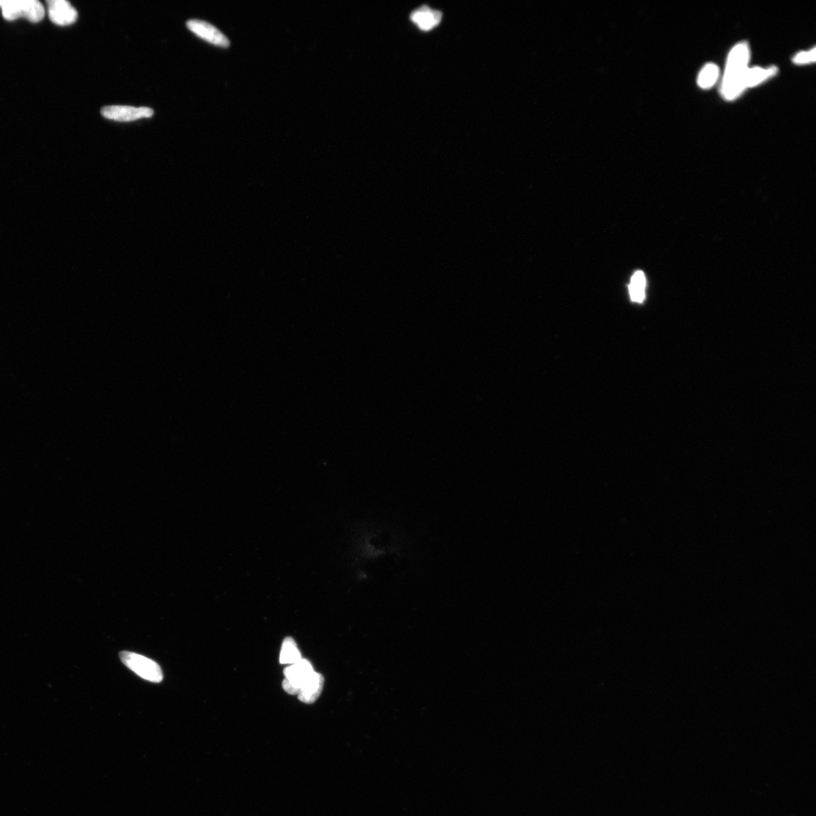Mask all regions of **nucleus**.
<instances>
[{
  "instance_id": "1",
  "label": "nucleus",
  "mask_w": 816,
  "mask_h": 816,
  "mask_svg": "<svg viewBox=\"0 0 816 816\" xmlns=\"http://www.w3.org/2000/svg\"><path fill=\"white\" fill-rule=\"evenodd\" d=\"M751 52L747 42H740L729 52L724 72L721 93L727 101L736 100L747 89L746 76L749 69Z\"/></svg>"
},
{
  "instance_id": "2",
  "label": "nucleus",
  "mask_w": 816,
  "mask_h": 816,
  "mask_svg": "<svg viewBox=\"0 0 816 816\" xmlns=\"http://www.w3.org/2000/svg\"><path fill=\"white\" fill-rule=\"evenodd\" d=\"M3 16L5 20L14 21L21 17L30 22L37 23L45 16V8L37 0H0Z\"/></svg>"
},
{
  "instance_id": "3",
  "label": "nucleus",
  "mask_w": 816,
  "mask_h": 816,
  "mask_svg": "<svg viewBox=\"0 0 816 816\" xmlns=\"http://www.w3.org/2000/svg\"><path fill=\"white\" fill-rule=\"evenodd\" d=\"M120 657L121 661L128 668H130L142 679L153 683L162 681L163 678L162 670L153 660L131 652L120 653Z\"/></svg>"
},
{
  "instance_id": "4",
  "label": "nucleus",
  "mask_w": 816,
  "mask_h": 816,
  "mask_svg": "<svg viewBox=\"0 0 816 816\" xmlns=\"http://www.w3.org/2000/svg\"><path fill=\"white\" fill-rule=\"evenodd\" d=\"M314 672L312 664L306 659H302L290 665L284 670L286 677L282 683L284 690L290 694H298L302 685Z\"/></svg>"
},
{
  "instance_id": "5",
  "label": "nucleus",
  "mask_w": 816,
  "mask_h": 816,
  "mask_svg": "<svg viewBox=\"0 0 816 816\" xmlns=\"http://www.w3.org/2000/svg\"><path fill=\"white\" fill-rule=\"evenodd\" d=\"M102 115L109 120L131 122L141 118H150L154 115V111L150 108H135L131 106H107L101 110Z\"/></svg>"
},
{
  "instance_id": "6",
  "label": "nucleus",
  "mask_w": 816,
  "mask_h": 816,
  "mask_svg": "<svg viewBox=\"0 0 816 816\" xmlns=\"http://www.w3.org/2000/svg\"><path fill=\"white\" fill-rule=\"evenodd\" d=\"M187 27L201 39L221 47H228L230 41L220 30L204 21L192 19L187 21Z\"/></svg>"
},
{
  "instance_id": "7",
  "label": "nucleus",
  "mask_w": 816,
  "mask_h": 816,
  "mask_svg": "<svg viewBox=\"0 0 816 816\" xmlns=\"http://www.w3.org/2000/svg\"><path fill=\"white\" fill-rule=\"evenodd\" d=\"M47 3L49 17L54 24L70 25L78 20V11L66 0H49Z\"/></svg>"
},
{
  "instance_id": "8",
  "label": "nucleus",
  "mask_w": 816,
  "mask_h": 816,
  "mask_svg": "<svg viewBox=\"0 0 816 816\" xmlns=\"http://www.w3.org/2000/svg\"><path fill=\"white\" fill-rule=\"evenodd\" d=\"M440 11L430 9L422 5L411 14V20L422 30H430L435 27L442 21Z\"/></svg>"
},
{
  "instance_id": "9",
  "label": "nucleus",
  "mask_w": 816,
  "mask_h": 816,
  "mask_svg": "<svg viewBox=\"0 0 816 816\" xmlns=\"http://www.w3.org/2000/svg\"><path fill=\"white\" fill-rule=\"evenodd\" d=\"M324 683L323 676L319 672H314L302 685L298 694L299 699L306 704H313L319 698L323 690Z\"/></svg>"
},
{
  "instance_id": "10",
  "label": "nucleus",
  "mask_w": 816,
  "mask_h": 816,
  "mask_svg": "<svg viewBox=\"0 0 816 816\" xmlns=\"http://www.w3.org/2000/svg\"><path fill=\"white\" fill-rule=\"evenodd\" d=\"M778 71V68L775 66L768 68L749 67L746 76V88H752L760 85V83L774 77Z\"/></svg>"
},
{
  "instance_id": "11",
  "label": "nucleus",
  "mask_w": 816,
  "mask_h": 816,
  "mask_svg": "<svg viewBox=\"0 0 816 816\" xmlns=\"http://www.w3.org/2000/svg\"><path fill=\"white\" fill-rule=\"evenodd\" d=\"M302 659L301 653L297 648L296 642L291 637H286L282 646L280 655V663L282 664H293Z\"/></svg>"
},
{
  "instance_id": "12",
  "label": "nucleus",
  "mask_w": 816,
  "mask_h": 816,
  "mask_svg": "<svg viewBox=\"0 0 816 816\" xmlns=\"http://www.w3.org/2000/svg\"><path fill=\"white\" fill-rule=\"evenodd\" d=\"M720 77V69L714 63H708L702 68L698 77V84L703 89L713 87Z\"/></svg>"
},
{
  "instance_id": "13",
  "label": "nucleus",
  "mask_w": 816,
  "mask_h": 816,
  "mask_svg": "<svg viewBox=\"0 0 816 816\" xmlns=\"http://www.w3.org/2000/svg\"><path fill=\"white\" fill-rule=\"evenodd\" d=\"M646 280L644 272L641 271L635 272L629 285L630 295L633 302H639V304L644 302L646 297Z\"/></svg>"
},
{
  "instance_id": "14",
  "label": "nucleus",
  "mask_w": 816,
  "mask_h": 816,
  "mask_svg": "<svg viewBox=\"0 0 816 816\" xmlns=\"http://www.w3.org/2000/svg\"><path fill=\"white\" fill-rule=\"evenodd\" d=\"M816 52L814 47L810 51L801 52L793 58V63L797 65L811 64L815 62Z\"/></svg>"
}]
</instances>
